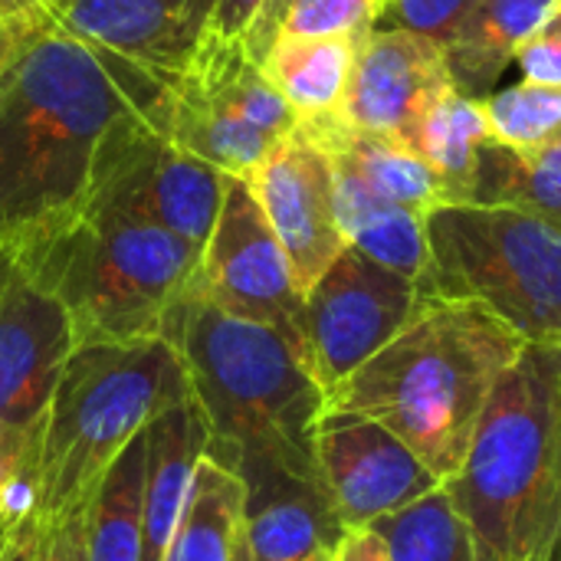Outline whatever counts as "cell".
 Returning a JSON list of instances; mask_svg holds the SVG:
<instances>
[{
  "mask_svg": "<svg viewBox=\"0 0 561 561\" xmlns=\"http://www.w3.org/2000/svg\"><path fill=\"white\" fill-rule=\"evenodd\" d=\"M168 92L135 62L30 16L0 69V250L82 207L105 131Z\"/></svg>",
  "mask_w": 561,
  "mask_h": 561,
  "instance_id": "1",
  "label": "cell"
},
{
  "mask_svg": "<svg viewBox=\"0 0 561 561\" xmlns=\"http://www.w3.org/2000/svg\"><path fill=\"white\" fill-rule=\"evenodd\" d=\"M526 345L477 302L421 296L411 322L329 391V408L381 424L450 483L467 463L500 378Z\"/></svg>",
  "mask_w": 561,
  "mask_h": 561,
  "instance_id": "2",
  "label": "cell"
},
{
  "mask_svg": "<svg viewBox=\"0 0 561 561\" xmlns=\"http://www.w3.org/2000/svg\"><path fill=\"white\" fill-rule=\"evenodd\" d=\"M158 335L181 355L194 401L210 424L207 457L224 463L253 457L322 483L316 427L329 394L283 332L230 316L187 289Z\"/></svg>",
  "mask_w": 561,
  "mask_h": 561,
  "instance_id": "3",
  "label": "cell"
},
{
  "mask_svg": "<svg viewBox=\"0 0 561 561\" xmlns=\"http://www.w3.org/2000/svg\"><path fill=\"white\" fill-rule=\"evenodd\" d=\"M477 561H559L561 345H526L500 378L463 470L444 483Z\"/></svg>",
  "mask_w": 561,
  "mask_h": 561,
  "instance_id": "4",
  "label": "cell"
},
{
  "mask_svg": "<svg viewBox=\"0 0 561 561\" xmlns=\"http://www.w3.org/2000/svg\"><path fill=\"white\" fill-rule=\"evenodd\" d=\"M3 250L66 309L76 348L158 335L201 266V247L92 204Z\"/></svg>",
  "mask_w": 561,
  "mask_h": 561,
  "instance_id": "5",
  "label": "cell"
},
{
  "mask_svg": "<svg viewBox=\"0 0 561 561\" xmlns=\"http://www.w3.org/2000/svg\"><path fill=\"white\" fill-rule=\"evenodd\" d=\"M187 398L184 362L161 335L72 348L43 424L33 510L53 523L79 516L115 457Z\"/></svg>",
  "mask_w": 561,
  "mask_h": 561,
  "instance_id": "6",
  "label": "cell"
},
{
  "mask_svg": "<svg viewBox=\"0 0 561 561\" xmlns=\"http://www.w3.org/2000/svg\"><path fill=\"white\" fill-rule=\"evenodd\" d=\"M421 296L477 302L529 345H561V224L480 204H444L424 217Z\"/></svg>",
  "mask_w": 561,
  "mask_h": 561,
  "instance_id": "7",
  "label": "cell"
},
{
  "mask_svg": "<svg viewBox=\"0 0 561 561\" xmlns=\"http://www.w3.org/2000/svg\"><path fill=\"white\" fill-rule=\"evenodd\" d=\"M161 125L197 161L227 178H247L299 128V115L243 43L210 39L197 62L171 85Z\"/></svg>",
  "mask_w": 561,
  "mask_h": 561,
  "instance_id": "8",
  "label": "cell"
},
{
  "mask_svg": "<svg viewBox=\"0 0 561 561\" xmlns=\"http://www.w3.org/2000/svg\"><path fill=\"white\" fill-rule=\"evenodd\" d=\"M161 112L164 105L128 115L105 131L82 204L141 217L204 250L227 174L178 148L161 125Z\"/></svg>",
  "mask_w": 561,
  "mask_h": 561,
  "instance_id": "9",
  "label": "cell"
},
{
  "mask_svg": "<svg viewBox=\"0 0 561 561\" xmlns=\"http://www.w3.org/2000/svg\"><path fill=\"white\" fill-rule=\"evenodd\" d=\"M191 289L230 316L283 332L306 355V296L247 178H227Z\"/></svg>",
  "mask_w": 561,
  "mask_h": 561,
  "instance_id": "10",
  "label": "cell"
},
{
  "mask_svg": "<svg viewBox=\"0 0 561 561\" xmlns=\"http://www.w3.org/2000/svg\"><path fill=\"white\" fill-rule=\"evenodd\" d=\"M417 283L385 270L355 247L306 293V362L325 394L378 355L417 312Z\"/></svg>",
  "mask_w": 561,
  "mask_h": 561,
  "instance_id": "11",
  "label": "cell"
},
{
  "mask_svg": "<svg viewBox=\"0 0 561 561\" xmlns=\"http://www.w3.org/2000/svg\"><path fill=\"white\" fill-rule=\"evenodd\" d=\"M76 335L66 309L0 250V437L39 460L49 398Z\"/></svg>",
  "mask_w": 561,
  "mask_h": 561,
  "instance_id": "12",
  "label": "cell"
},
{
  "mask_svg": "<svg viewBox=\"0 0 561 561\" xmlns=\"http://www.w3.org/2000/svg\"><path fill=\"white\" fill-rule=\"evenodd\" d=\"M316 463L345 529H368L444 486L391 431L335 408L316 427Z\"/></svg>",
  "mask_w": 561,
  "mask_h": 561,
  "instance_id": "13",
  "label": "cell"
},
{
  "mask_svg": "<svg viewBox=\"0 0 561 561\" xmlns=\"http://www.w3.org/2000/svg\"><path fill=\"white\" fill-rule=\"evenodd\" d=\"M247 184L306 296L348 247L335 214V178L325 148L296 128L247 174Z\"/></svg>",
  "mask_w": 561,
  "mask_h": 561,
  "instance_id": "14",
  "label": "cell"
},
{
  "mask_svg": "<svg viewBox=\"0 0 561 561\" xmlns=\"http://www.w3.org/2000/svg\"><path fill=\"white\" fill-rule=\"evenodd\" d=\"M39 13L174 85L210 43L214 0H46Z\"/></svg>",
  "mask_w": 561,
  "mask_h": 561,
  "instance_id": "15",
  "label": "cell"
},
{
  "mask_svg": "<svg viewBox=\"0 0 561 561\" xmlns=\"http://www.w3.org/2000/svg\"><path fill=\"white\" fill-rule=\"evenodd\" d=\"M447 89H454V79L440 43L404 30H371L358 46L339 115L358 131L401 141Z\"/></svg>",
  "mask_w": 561,
  "mask_h": 561,
  "instance_id": "16",
  "label": "cell"
},
{
  "mask_svg": "<svg viewBox=\"0 0 561 561\" xmlns=\"http://www.w3.org/2000/svg\"><path fill=\"white\" fill-rule=\"evenodd\" d=\"M227 467L243 480L247 490V561H312L322 552H335L348 533L339 523L322 483H309L276 463L253 457H237Z\"/></svg>",
  "mask_w": 561,
  "mask_h": 561,
  "instance_id": "17",
  "label": "cell"
},
{
  "mask_svg": "<svg viewBox=\"0 0 561 561\" xmlns=\"http://www.w3.org/2000/svg\"><path fill=\"white\" fill-rule=\"evenodd\" d=\"M210 424L194 398L168 408L148 424L145 440V542L141 561H164L191 493L197 463L207 454Z\"/></svg>",
  "mask_w": 561,
  "mask_h": 561,
  "instance_id": "18",
  "label": "cell"
},
{
  "mask_svg": "<svg viewBox=\"0 0 561 561\" xmlns=\"http://www.w3.org/2000/svg\"><path fill=\"white\" fill-rule=\"evenodd\" d=\"M561 0H473L454 39L444 46L454 89L467 99H490L523 43Z\"/></svg>",
  "mask_w": 561,
  "mask_h": 561,
  "instance_id": "19",
  "label": "cell"
},
{
  "mask_svg": "<svg viewBox=\"0 0 561 561\" xmlns=\"http://www.w3.org/2000/svg\"><path fill=\"white\" fill-rule=\"evenodd\" d=\"M329 161L335 178V214L345 243L365 253L368 260L381 263L385 270H394L417 283L427 266L424 217L375 194L345 161L332 154Z\"/></svg>",
  "mask_w": 561,
  "mask_h": 561,
  "instance_id": "20",
  "label": "cell"
},
{
  "mask_svg": "<svg viewBox=\"0 0 561 561\" xmlns=\"http://www.w3.org/2000/svg\"><path fill=\"white\" fill-rule=\"evenodd\" d=\"M365 36H276L260 69L299 118L332 115L345 102Z\"/></svg>",
  "mask_w": 561,
  "mask_h": 561,
  "instance_id": "21",
  "label": "cell"
},
{
  "mask_svg": "<svg viewBox=\"0 0 561 561\" xmlns=\"http://www.w3.org/2000/svg\"><path fill=\"white\" fill-rule=\"evenodd\" d=\"M243 506V480L227 463L204 454L164 561H247Z\"/></svg>",
  "mask_w": 561,
  "mask_h": 561,
  "instance_id": "22",
  "label": "cell"
},
{
  "mask_svg": "<svg viewBox=\"0 0 561 561\" xmlns=\"http://www.w3.org/2000/svg\"><path fill=\"white\" fill-rule=\"evenodd\" d=\"M470 204L513 207L561 224V131L539 145L486 138L477 151Z\"/></svg>",
  "mask_w": 561,
  "mask_h": 561,
  "instance_id": "23",
  "label": "cell"
},
{
  "mask_svg": "<svg viewBox=\"0 0 561 561\" xmlns=\"http://www.w3.org/2000/svg\"><path fill=\"white\" fill-rule=\"evenodd\" d=\"M490 135L493 131L483 102L447 89L417 115L401 145H408L437 174L444 187V204H470L477 151Z\"/></svg>",
  "mask_w": 561,
  "mask_h": 561,
  "instance_id": "24",
  "label": "cell"
},
{
  "mask_svg": "<svg viewBox=\"0 0 561 561\" xmlns=\"http://www.w3.org/2000/svg\"><path fill=\"white\" fill-rule=\"evenodd\" d=\"M145 440L138 434L95 483L82 510L85 561H141L145 542Z\"/></svg>",
  "mask_w": 561,
  "mask_h": 561,
  "instance_id": "25",
  "label": "cell"
},
{
  "mask_svg": "<svg viewBox=\"0 0 561 561\" xmlns=\"http://www.w3.org/2000/svg\"><path fill=\"white\" fill-rule=\"evenodd\" d=\"M368 529L381 536L388 561H477L470 529L447 486H437L424 500L371 523Z\"/></svg>",
  "mask_w": 561,
  "mask_h": 561,
  "instance_id": "26",
  "label": "cell"
},
{
  "mask_svg": "<svg viewBox=\"0 0 561 561\" xmlns=\"http://www.w3.org/2000/svg\"><path fill=\"white\" fill-rule=\"evenodd\" d=\"M483 112L493 138L506 145H539L561 131V85L523 79L483 99Z\"/></svg>",
  "mask_w": 561,
  "mask_h": 561,
  "instance_id": "27",
  "label": "cell"
},
{
  "mask_svg": "<svg viewBox=\"0 0 561 561\" xmlns=\"http://www.w3.org/2000/svg\"><path fill=\"white\" fill-rule=\"evenodd\" d=\"M0 561H85L82 513L69 519H43L36 510L16 516Z\"/></svg>",
  "mask_w": 561,
  "mask_h": 561,
  "instance_id": "28",
  "label": "cell"
},
{
  "mask_svg": "<svg viewBox=\"0 0 561 561\" xmlns=\"http://www.w3.org/2000/svg\"><path fill=\"white\" fill-rule=\"evenodd\" d=\"M381 0H293L276 36H365Z\"/></svg>",
  "mask_w": 561,
  "mask_h": 561,
  "instance_id": "29",
  "label": "cell"
},
{
  "mask_svg": "<svg viewBox=\"0 0 561 561\" xmlns=\"http://www.w3.org/2000/svg\"><path fill=\"white\" fill-rule=\"evenodd\" d=\"M473 0H381L371 30H404L447 46Z\"/></svg>",
  "mask_w": 561,
  "mask_h": 561,
  "instance_id": "30",
  "label": "cell"
},
{
  "mask_svg": "<svg viewBox=\"0 0 561 561\" xmlns=\"http://www.w3.org/2000/svg\"><path fill=\"white\" fill-rule=\"evenodd\" d=\"M516 62L529 82L561 85V3L542 20V26L523 43Z\"/></svg>",
  "mask_w": 561,
  "mask_h": 561,
  "instance_id": "31",
  "label": "cell"
},
{
  "mask_svg": "<svg viewBox=\"0 0 561 561\" xmlns=\"http://www.w3.org/2000/svg\"><path fill=\"white\" fill-rule=\"evenodd\" d=\"M36 473L39 460H23L0 437V516H10V510H30L36 503Z\"/></svg>",
  "mask_w": 561,
  "mask_h": 561,
  "instance_id": "32",
  "label": "cell"
},
{
  "mask_svg": "<svg viewBox=\"0 0 561 561\" xmlns=\"http://www.w3.org/2000/svg\"><path fill=\"white\" fill-rule=\"evenodd\" d=\"M263 7H266V0H214L210 39L214 43H243Z\"/></svg>",
  "mask_w": 561,
  "mask_h": 561,
  "instance_id": "33",
  "label": "cell"
},
{
  "mask_svg": "<svg viewBox=\"0 0 561 561\" xmlns=\"http://www.w3.org/2000/svg\"><path fill=\"white\" fill-rule=\"evenodd\" d=\"M289 3H293V0H266V7L260 10L253 30H250L247 39H243V49L250 53L253 62H263V56L270 53V46H273V39H276V33H279L283 13H286Z\"/></svg>",
  "mask_w": 561,
  "mask_h": 561,
  "instance_id": "34",
  "label": "cell"
},
{
  "mask_svg": "<svg viewBox=\"0 0 561 561\" xmlns=\"http://www.w3.org/2000/svg\"><path fill=\"white\" fill-rule=\"evenodd\" d=\"M332 561H388V549L375 529H348L335 546Z\"/></svg>",
  "mask_w": 561,
  "mask_h": 561,
  "instance_id": "35",
  "label": "cell"
},
{
  "mask_svg": "<svg viewBox=\"0 0 561 561\" xmlns=\"http://www.w3.org/2000/svg\"><path fill=\"white\" fill-rule=\"evenodd\" d=\"M23 26H26V20H10V16L0 13V69L7 66V59H10V53H13V46H16L20 33H23Z\"/></svg>",
  "mask_w": 561,
  "mask_h": 561,
  "instance_id": "36",
  "label": "cell"
},
{
  "mask_svg": "<svg viewBox=\"0 0 561 561\" xmlns=\"http://www.w3.org/2000/svg\"><path fill=\"white\" fill-rule=\"evenodd\" d=\"M0 13L10 16V20H30V16H36L39 10H36L33 0H0Z\"/></svg>",
  "mask_w": 561,
  "mask_h": 561,
  "instance_id": "37",
  "label": "cell"
},
{
  "mask_svg": "<svg viewBox=\"0 0 561 561\" xmlns=\"http://www.w3.org/2000/svg\"><path fill=\"white\" fill-rule=\"evenodd\" d=\"M13 523H16V516H0V556H3V546H7V536H10V529H13Z\"/></svg>",
  "mask_w": 561,
  "mask_h": 561,
  "instance_id": "38",
  "label": "cell"
},
{
  "mask_svg": "<svg viewBox=\"0 0 561 561\" xmlns=\"http://www.w3.org/2000/svg\"><path fill=\"white\" fill-rule=\"evenodd\" d=\"M312 561H332V552H322V556H316Z\"/></svg>",
  "mask_w": 561,
  "mask_h": 561,
  "instance_id": "39",
  "label": "cell"
},
{
  "mask_svg": "<svg viewBox=\"0 0 561 561\" xmlns=\"http://www.w3.org/2000/svg\"><path fill=\"white\" fill-rule=\"evenodd\" d=\"M33 3H36V10H39V7H43V3H46V0H33Z\"/></svg>",
  "mask_w": 561,
  "mask_h": 561,
  "instance_id": "40",
  "label": "cell"
},
{
  "mask_svg": "<svg viewBox=\"0 0 561 561\" xmlns=\"http://www.w3.org/2000/svg\"><path fill=\"white\" fill-rule=\"evenodd\" d=\"M559 561H561V552H559Z\"/></svg>",
  "mask_w": 561,
  "mask_h": 561,
  "instance_id": "41",
  "label": "cell"
}]
</instances>
